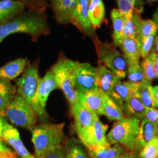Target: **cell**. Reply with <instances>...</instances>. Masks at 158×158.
I'll return each mask as SVG.
<instances>
[{
    "label": "cell",
    "mask_w": 158,
    "mask_h": 158,
    "mask_svg": "<svg viewBox=\"0 0 158 158\" xmlns=\"http://www.w3.org/2000/svg\"><path fill=\"white\" fill-rule=\"evenodd\" d=\"M49 28L45 17L40 12L29 11L21 13L0 24V43L10 35L23 33L37 40L40 35L48 34Z\"/></svg>",
    "instance_id": "6da1fadb"
},
{
    "label": "cell",
    "mask_w": 158,
    "mask_h": 158,
    "mask_svg": "<svg viewBox=\"0 0 158 158\" xmlns=\"http://www.w3.org/2000/svg\"><path fill=\"white\" fill-rule=\"evenodd\" d=\"M64 123H43L31 130L35 157L43 158L48 152L62 145L64 141Z\"/></svg>",
    "instance_id": "7a4b0ae2"
},
{
    "label": "cell",
    "mask_w": 158,
    "mask_h": 158,
    "mask_svg": "<svg viewBox=\"0 0 158 158\" xmlns=\"http://www.w3.org/2000/svg\"><path fill=\"white\" fill-rule=\"evenodd\" d=\"M141 121L135 117H124L116 121L106 136L110 144H120L127 152H133Z\"/></svg>",
    "instance_id": "3957f363"
},
{
    "label": "cell",
    "mask_w": 158,
    "mask_h": 158,
    "mask_svg": "<svg viewBox=\"0 0 158 158\" xmlns=\"http://www.w3.org/2000/svg\"><path fill=\"white\" fill-rule=\"evenodd\" d=\"M75 64V61L61 55L50 70L54 75L58 89L62 91L70 107L78 102L77 92L73 80Z\"/></svg>",
    "instance_id": "277c9868"
},
{
    "label": "cell",
    "mask_w": 158,
    "mask_h": 158,
    "mask_svg": "<svg viewBox=\"0 0 158 158\" xmlns=\"http://www.w3.org/2000/svg\"><path fill=\"white\" fill-rule=\"evenodd\" d=\"M94 43L100 64L109 69L118 78H125L128 64L122 53L114 44L101 42L97 37L94 39Z\"/></svg>",
    "instance_id": "5b68a950"
},
{
    "label": "cell",
    "mask_w": 158,
    "mask_h": 158,
    "mask_svg": "<svg viewBox=\"0 0 158 158\" xmlns=\"http://www.w3.org/2000/svg\"><path fill=\"white\" fill-rule=\"evenodd\" d=\"M5 116L12 124L29 130L36 124L37 115L34 109L18 94L7 106Z\"/></svg>",
    "instance_id": "8992f818"
},
{
    "label": "cell",
    "mask_w": 158,
    "mask_h": 158,
    "mask_svg": "<svg viewBox=\"0 0 158 158\" xmlns=\"http://www.w3.org/2000/svg\"><path fill=\"white\" fill-rule=\"evenodd\" d=\"M40 79L38 67L35 63L27 66L21 78L15 81V89L18 94H19L31 107L34 103Z\"/></svg>",
    "instance_id": "52a82bcc"
},
{
    "label": "cell",
    "mask_w": 158,
    "mask_h": 158,
    "mask_svg": "<svg viewBox=\"0 0 158 158\" xmlns=\"http://www.w3.org/2000/svg\"><path fill=\"white\" fill-rule=\"evenodd\" d=\"M56 89H58V86L54 75L51 70H48L40 81L32 106L37 116L43 121L46 122L48 120V115L46 111L47 101L51 92Z\"/></svg>",
    "instance_id": "ba28073f"
},
{
    "label": "cell",
    "mask_w": 158,
    "mask_h": 158,
    "mask_svg": "<svg viewBox=\"0 0 158 158\" xmlns=\"http://www.w3.org/2000/svg\"><path fill=\"white\" fill-rule=\"evenodd\" d=\"M73 80L77 93L98 89L96 82V68L89 63L76 62Z\"/></svg>",
    "instance_id": "9c48e42d"
},
{
    "label": "cell",
    "mask_w": 158,
    "mask_h": 158,
    "mask_svg": "<svg viewBox=\"0 0 158 158\" xmlns=\"http://www.w3.org/2000/svg\"><path fill=\"white\" fill-rule=\"evenodd\" d=\"M107 130L108 125L104 124L98 117L89 127L78 135L79 141L87 149L109 147L110 144L107 141L106 134Z\"/></svg>",
    "instance_id": "30bf717a"
},
{
    "label": "cell",
    "mask_w": 158,
    "mask_h": 158,
    "mask_svg": "<svg viewBox=\"0 0 158 158\" xmlns=\"http://www.w3.org/2000/svg\"><path fill=\"white\" fill-rule=\"evenodd\" d=\"M2 139L13 148L20 158H36L29 152L23 143L19 130L6 122L4 124Z\"/></svg>",
    "instance_id": "8fae6325"
},
{
    "label": "cell",
    "mask_w": 158,
    "mask_h": 158,
    "mask_svg": "<svg viewBox=\"0 0 158 158\" xmlns=\"http://www.w3.org/2000/svg\"><path fill=\"white\" fill-rule=\"evenodd\" d=\"M89 2L90 0H77L71 23L76 26L83 33L91 36L94 29L89 18Z\"/></svg>",
    "instance_id": "7c38bea8"
},
{
    "label": "cell",
    "mask_w": 158,
    "mask_h": 158,
    "mask_svg": "<svg viewBox=\"0 0 158 158\" xmlns=\"http://www.w3.org/2000/svg\"><path fill=\"white\" fill-rule=\"evenodd\" d=\"M70 108L71 113L74 118L75 127L78 135L89 127L94 123L96 118L99 117L96 114L85 108L79 102H77Z\"/></svg>",
    "instance_id": "4fadbf2b"
},
{
    "label": "cell",
    "mask_w": 158,
    "mask_h": 158,
    "mask_svg": "<svg viewBox=\"0 0 158 158\" xmlns=\"http://www.w3.org/2000/svg\"><path fill=\"white\" fill-rule=\"evenodd\" d=\"M158 137V126L156 124L143 119L141 121L135 147L133 153L137 155L147 144Z\"/></svg>",
    "instance_id": "5bb4252c"
},
{
    "label": "cell",
    "mask_w": 158,
    "mask_h": 158,
    "mask_svg": "<svg viewBox=\"0 0 158 158\" xmlns=\"http://www.w3.org/2000/svg\"><path fill=\"white\" fill-rule=\"evenodd\" d=\"M77 0H51L54 16L59 23H71Z\"/></svg>",
    "instance_id": "9a60e30c"
},
{
    "label": "cell",
    "mask_w": 158,
    "mask_h": 158,
    "mask_svg": "<svg viewBox=\"0 0 158 158\" xmlns=\"http://www.w3.org/2000/svg\"><path fill=\"white\" fill-rule=\"evenodd\" d=\"M96 68V82L98 89L102 94L108 95L117 81L119 80L113 72L102 64Z\"/></svg>",
    "instance_id": "2e32d148"
},
{
    "label": "cell",
    "mask_w": 158,
    "mask_h": 158,
    "mask_svg": "<svg viewBox=\"0 0 158 158\" xmlns=\"http://www.w3.org/2000/svg\"><path fill=\"white\" fill-rule=\"evenodd\" d=\"M103 95L104 94L100 90L96 89L84 93H77V99L81 105L99 116L103 104Z\"/></svg>",
    "instance_id": "e0dca14e"
},
{
    "label": "cell",
    "mask_w": 158,
    "mask_h": 158,
    "mask_svg": "<svg viewBox=\"0 0 158 158\" xmlns=\"http://www.w3.org/2000/svg\"><path fill=\"white\" fill-rule=\"evenodd\" d=\"M136 91L137 86L127 81L122 82L119 79L114 84L108 96L122 108L130 97L136 94Z\"/></svg>",
    "instance_id": "ac0fdd59"
},
{
    "label": "cell",
    "mask_w": 158,
    "mask_h": 158,
    "mask_svg": "<svg viewBox=\"0 0 158 158\" xmlns=\"http://www.w3.org/2000/svg\"><path fill=\"white\" fill-rule=\"evenodd\" d=\"M119 47L128 65L139 64L141 53L140 43L137 39L124 37Z\"/></svg>",
    "instance_id": "d6986e66"
},
{
    "label": "cell",
    "mask_w": 158,
    "mask_h": 158,
    "mask_svg": "<svg viewBox=\"0 0 158 158\" xmlns=\"http://www.w3.org/2000/svg\"><path fill=\"white\" fill-rule=\"evenodd\" d=\"M25 5L15 0H0V24L23 13Z\"/></svg>",
    "instance_id": "ffe728a7"
},
{
    "label": "cell",
    "mask_w": 158,
    "mask_h": 158,
    "mask_svg": "<svg viewBox=\"0 0 158 158\" xmlns=\"http://www.w3.org/2000/svg\"><path fill=\"white\" fill-rule=\"evenodd\" d=\"M27 64V58H19L8 62L0 68V79L10 81L16 78L23 73Z\"/></svg>",
    "instance_id": "44dd1931"
},
{
    "label": "cell",
    "mask_w": 158,
    "mask_h": 158,
    "mask_svg": "<svg viewBox=\"0 0 158 158\" xmlns=\"http://www.w3.org/2000/svg\"><path fill=\"white\" fill-rule=\"evenodd\" d=\"M127 149L120 144H114L113 147H102L88 149L90 158H119L127 152Z\"/></svg>",
    "instance_id": "7402d4cb"
},
{
    "label": "cell",
    "mask_w": 158,
    "mask_h": 158,
    "mask_svg": "<svg viewBox=\"0 0 158 158\" xmlns=\"http://www.w3.org/2000/svg\"><path fill=\"white\" fill-rule=\"evenodd\" d=\"M122 109L124 110L129 117H135L140 121H142L145 118V114L147 108L138 98V96L135 94L128 99L122 106Z\"/></svg>",
    "instance_id": "603a6c76"
},
{
    "label": "cell",
    "mask_w": 158,
    "mask_h": 158,
    "mask_svg": "<svg viewBox=\"0 0 158 158\" xmlns=\"http://www.w3.org/2000/svg\"><path fill=\"white\" fill-rule=\"evenodd\" d=\"M16 89L10 81L0 79V114L2 116H5L6 109L16 95Z\"/></svg>",
    "instance_id": "cb8c5ba5"
},
{
    "label": "cell",
    "mask_w": 158,
    "mask_h": 158,
    "mask_svg": "<svg viewBox=\"0 0 158 158\" xmlns=\"http://www.w3.org/2000/svg\"><path fill=\"white\" fill-rule=\"evenodd\" d=\"M100 115L106 116L110 121H118L124 118L123 110L113 99L108 95H103V104Z\"/></svg>",
    "instance_id": "d4e9b609"
},
{
    "label": "cell",
    "mask_w": 158,
    "mask_h": 158,
    "mask_svg": "<svg viewBox=\"0 0 158 158\" xmlns=\"http://www.w3.org/2000/svg\"><path fill=\"white\" fill-rule=\"evenodd\" d=\"M88 11L89 18L94 29L99 28L105 17V6L102 0H90Z\"/></svg>",
    "instance_id": "484cf974"
},
{
    "label": "cell",
    "mask_w": 158,
    "mask_h": 158,
    "mask_svg": "<svg viewBox=\"0 0 158 158\" xmlns=\"http://www.w3.org/2000/svg\"><path fill=\"white\" fill-rule=\"evenodd\" d=\"M110 17H111L112 26H113L114 45L115 46H119L123 40L124 17L116 9L112 10Z\"/></svg>",
    "instance_id": "4316f807"
},
{
    "label": "cell",
    "mask_w": 158,
    "mask_h": 158,
    "mask_svg": "<svg viewBox=\"0 0 158 158\" xmlns=\"http://www.w3.org/2000/svg\"><path fill=\"white\" fill-rule=\"evenodd\" d=\"M63 147L64 158H90L83 148L81 142L75 138L67 140Z\"/></svg>",
    "instance_id": "83f0119b"
},
{
    "label": "cell",
    "mask_w": 158,
    "mask_h": 158,
    "mask_svg": "<svg viewBox=\"0 0 158 158\" xmlns=\"http://www.w3.org/2000/svg\"><path fill=\"white\" fill-rule=\"evenodd\" d=\"M138 29V40L140 44L147 37L153 34H157L158 30V24L153 20H143L141 15L137 19Z\"/></svg>",
    "instance_id": "f1b7e54d"
},
{
    "label": "cell",
    "mask_w": 158,
    "mask_h": 158,
    "mask_svg": "<svg viewBox=\"0 0 158 158\" xmlns=\"http://www.w3.org/2000/svg\"><path fill=\"white\" fill-rule=\"evenodd\" d=\"M152 86L151 85V82L146 81L138 86L136 91V95L147 108H155L152 100Z\"/></svg>",
    "instance_id": "f546056e"
},
{
    "label": "cell",
    "mask_w": 158,
    "mask_h": 158,
    "mask_svg": "<svg viewBox=\"0 0 158 158\" xmlns=\"http://www.w3.org/2000/svg\"><path fill=\"white\" fill-rule=\"evenodd\" d=\"M127 76L128 80L127 82L137 86V87L142 83L147 81L145 79V77H144L143 70H142L140 64L128 65Z\"/></svg>",
    "instance_id": "4dcf8cb0"
},
{
    "label": "cell",
    "mask_w": 158,
    "mask_h": 158,
    "mask_svg": "<svg viewBox=\"0 0 158 158\" xmlns=\"http://www.w3.org/2000/svg\"><path fill=\"white\" fill-rule=\"evenodd\" d=\"M140 158H158V137L144 147L139 152Z\"/></svg>",
    "instance_id": "1f68e13d"
},
{
    "label": "cell",
    "mask_w": 158,
    "mask_h": 158,
    "mask_svg": "<svg viewBox=\"0 0 158 158\" xmlns=\"http://www.w3.org/2000/svg\"><path fill=\"white\" fill-rule=\"evenodd\" d=\"M141 68L143 70L145 79L148 81L151 82L154 79L157 78V75H156L155 70H154L152 62L149 56L143 59V62L141 64Z\"/></svg>",
    "instance_id": "d6a6232c"
},
{
    "label": "cell",
    "mask_w": 158,
    "mask_h": 158,
    "mask_svg": "<svg viewBox=\"0 0 158 158\" xmlns=\"http://www.w3.org/2000/svg\"><path fill=\"white\" fill-rule=\"evenodd\" d=\"M135 0H117L118 10L124 18L129 17L133 13Z\"/></svg>",
    "instance_id": "836d02e7"
},
{
    "label": "cell",
    "mask_w": 158,
    "mask_h": 158,
    "mask_svg": "<svg viewBox=\"0 0 158 158\" xmlns=\"http://www.w3.org/2000/svg\"><path fill=\"white\" fill-rule=\"evenodd\" d=\"M156 34H153L147 37L140 44V53H141V57L145 59L151 53L154 41H155Z\"/></svg>",
    "instance_id": "e575fe53"
},
{
    "label": "cell",
    "mask_w": 158,
    "mask_h": 158,
    "mask_svg": "<svg viewBox=\"0 0 158 158\" xmlns=\"http://www.w3.org/2000/svg\"><path fill=\"white\" fill-rule=\"evenodd\" d=\"M144 119H147L148 121L152 122L157 125L158 123V110L156 108H147L145 114V118Z\"/></svg>",
    "instance_id": "d590c367"
},
{
    "label": "cell",
    "mask_w": 158,
    "mask_h": 158,
    "mask_svg": "<svg viewBox=\"0 0 158 158\" xmlns=\"http://www.w3.org/2000/svg\"><path fill=\"white\" fill-rule=\"evenodd\" d=\"M43 158H64V147L62 145L59 146L45 155Z\"/></svg>",
    "instance_id": "8d00e7d4"
},
{
    "label": "cell",
    "mask_w": 158,
    "mask_h": 158,
    "mask_svg": "<svg viewBox=\"0 0 158 158\" xmlns=\"http://www.w3.org/2000/svg\"><path fill=\"white\" fill-rule=\"evenodd\" d=\"M149 57L152 62L154 70H155L157 77L158 78V56L157 54H154V53H150Z\"/></svg>",
    "instance_id": "74e56055"
},
{
    "label": "cell",
    "mask_w": 158,
    "mask_h": 158,
    "mask_svg": "<svg viewBox=\"0 0 158 158\" xmlns=\"http://www.w3.org/2000/svg\"><path fill=\"white\" fill-rule=\"evenodd\" d=\"M157 1L158 0H135L134 8L142 10V6L143 5H146V4H152Z\"/></svg>",
    "instance_id": "f35d334b"
},
{
    "label": "cell",
    "mask_w": 158,
    "mask_h": 158,
    "mask_svg": "<svg viewBox=\"0 0 158 158\" xmlns=\"http://www.w3.org/2000/svg\"><path fill=\"white\" fill-rule=\"evenodd\" d=\"M0 158H19L17 157L16 153L12 152L10 149L5 151L0 150Z\"/></svg>",
    "instance_id": "ab89813d"
},
{
    "label": "cell",
    "mask_w": 158,
    "mask_h": 158,
    "mask_svg": "<svg viewBox=\"0 0 158 158\" xmlns=\"http://www.w3.org/2000/svg\"><path fill=\"white\" fill-rule=\"evenodd\" d=\"M152 100L155 108H158V86L152 87Z\"/></svg>",
    "instance_id": "60d3db41"
},
{
    "label": "cell",
    "mask_w": 158,
    "mask_h": 158,
    "mask_svg": "<svg viewBox=\"0 0 158 158\" xmlns=\"http://www.w3.org/2000/svg\"><path fill=\"white\" fill-rule=\"evenodd\" d=\"M152 52L151 53H154V54H157L158 56V36L155 37V41H154V44H153V47L152 49Z\"/></svg>",
    "instance_id": "b9f144b4"
},
{
    "label": "cell",
    "mask_w": 158,
    "mask_h": 158,
    "mask_svg": "<svg viewBox=\"0 0 158 158\" xmlns=\"http://www.w3.org/2000/svg\"><path fill=\"white\" fill-rule=\"evenodd\" d=\"M119 158H140V157L135 153L127 152L124 154V155L121 156Z\"/></svg>",
    "instance_id": "7bdbcfd3"
},
{
    "label": "cell",
    "mask_w": 158,
    "mask_h": 158,
    "mask_svg": "<svg viewBox=\"0 0 158 158\" xmlns=\"http://www.w3.org/2000/svg\"><path fill=\"white\" fill-rule=\"evenodd\" d=\"M5 121L3 119L2 116L0 114V138H2V135L3 132V128H4V124H5Z\"/></svg>",
    "instance_id": "ee69618b"
},
{
    "label": "cell",
    "mask_w": 158,
    "mask_h": 158,
    "mask_svg": "<svg viewBox=\"0 0 158 158\" xmlns=\"http://www.w3.org/2000/svg\"><path fill=\"white\" fill-rule=\"evenodd\" d=\"M0 150H5V151H7L10 150V149L7 147H6V145L3 143L2 139L0 138Z\"/></svg>",
    "instance_id": "f6af8a7d"
}]
</instances>
